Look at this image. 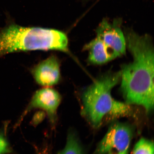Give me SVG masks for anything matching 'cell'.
Instances as JSON below:
<instances>
[{
    "instance_id": "1",
    "label": "cell",
    "mask_w": 154,
    "mask_h": 154,
    "mask_svg": "<svg viewBox=\"0 0 154 154\" xmlns=\"http://www.w3.org/2000/svg\"><path fill=\"white\" fill-rule=\"evenodd\" d=\"M126 47L133 60L120 71L121 90L128 104L141 106L147 113L154 109V48L151 38L133 31L126 32Z\"/></svg>"
},
{
    "instance_id": "2",
    "label": "cell",
    "mask_w": 154,
    "mask_h": 154,
    "mask_svg": "<svg viewBox=\"0 0 154 154\" xmlns=\"http://www.w3.org/2000/svg\"><path fill=\"white\" fill-rule=\"evenodd\" d=\"M68 43L66 35L60 31L11 24L0 30V58L11 53L35 50L69 53Z\"/></svg>"
},
{
    "instance_id": "3",
    "label": "cell",
    "mask_w": 154,
    "mask_h": 154,
    "mask_svg": "<svg viewBox=\"0 0 154 154\" xmlns=\"http://www.w3.org/2000/svg\"><path fill=\"white\" fill-rule=\"evenodd\" d=\"M121 73L108 72L97 78L83 93L82 113L95 128L101 126L115 100L111 90L121 80Z\"/></svg>"
},
{
    "instance_id": "4",
    "label": "cell",
    "mask_w": 154,
    "mask_h": 154,
    "mask_svg": "<svg viewBox=\"0 0 154 154\" xmlns=\"http://www.w3.org/2000/svg\"><path fill=\"white\" fill-rule=\"evenodd\" d=\"M134 128L126 123L116 122L109 127L92 154H107L113 149L122 152L129 148Z\"/></svg>"
},
{
    "instance_id": "5",
    "label": "cell",
    "mask_w": 154,
    "mask_h": 154,
    "mask_svg": "<svg viewBox=\"0 0 154 154\" xmlns=\"http://www.w3.org/2000/svg\"><path fill=\"white\" fill-rule=\"evenodd\" d=\"M61 100L60 94L53 88H45L38 90L32 96L28 105L21 116L18 124H20L24 117L31 111L39 109L46 112L52 126H54L57 120V109Z\"/></svg>"
},
{
    "instance_id": "6",
    "label": "cell",
    "mask_w": 154,
    "mask_h": 154,
    "mask_svg": "<svg viewBox=\"0 0 154 154\" xmlns=\"http://www.w3.org/2000/svg\"><path fill=\"white\" fill-rule=\"evenodd\" d=\"M120 23H112L103 20L98 26L96 33L115 58L125 54L126 47L125 36L120 28Z\"/></svg>"
},
{
    "instance_id": "7",
    "label": "cell",
    "mask_w": 154,
    "mask_h": 154,
    "mask_svg": "<svg viewBox=\"0 0 154 154\" xmlns=\"http://www.w3.org/2000/svg\"><path fill=\"white\" fill-rule=\"evenodd\" d=\"M32 74L35 82L40 85L50 87L56 85L61 78L59 60L54 55H52L35 67Z\"/></svg>"
},
{
    "instance_id": "8",
    "label": "cell",
    "mask_w": 154,
    "mask_h": 154,
    "mask_svg": "<svg viewBox=\"0 0 154 154\" xmlns=\"http://www.w3.org/2000/svg\"><path fill=\"white\" fill-rule=\"evenodd\" d=\"M88 52V60L94 64H102L115 58L100 38L96 36L85 46Z\"/></svg>"
},
{
    "instance_id": "9",
    "label": "cell",
    "mask_w": 154,
    "mask_h": 154,
    "mask_svg": "<svg viewBox=\"0 0 154 154\" xmlns=\"http://www.w3.org/2000/svg\"><path fill=\"white\" fill-rule=\"evenodd\" d=\"M131 105L115 100L107 118H109V120H112L121 117L132 116L133 114V111Z\"/></svg>"
},
{
    "instance_id": "10",
    "label": "cell",
    "mask_w": 154,
    "mask_h": 154,
    "mask_svg": "<svg viewBox=\"0 0 154 154\" xmlns=\"http://www.w3.org/2000/svg\"><path fill=\"white\" fill-rule=\"evenodd\" d=\"M57 154H84L79 141L74 132L69 133L65 147Z\"/></svg>"
},
{
    "instance_id": "11",
    "label": "cell",
    "mask_w": 154,
    "mask_h": 154,
    "mask_svg": "<svg viewBox=\"0 0 154 154\" xmlns=\"http://www.w3.org/2000/svg\"><path fill=\"white\" fill-rule=\"evenodd\" d=\"M154 150L153 142L142 138L135 145L132 154H154Z\"/></svg>"
},
{
    "instance_id": "12",
    "label": "cell",
    "mask_w": 154,
    "mask_h": 154,
    "mask_svg": "<svg viewBox=\"0 0 154 154\" xmlns=\"http://www.w3.org/2000/svg\"><path fill=\"white\" fill-rule=\"evenodd\" d=\"M8 143L4 137L0 134V154H5L9 152Z\"/></svg>"
},
{
    "instance_id": "13",
    "label": "cell",
    "mask_w": 154,
    "mask_h": 154,
    "mask_svg": "<svg viewBox=\"0 0 154 154\" xmlns=\"http://www.w3.org/2000/svg\"><path fill=\"white\" fill-rule=\"evenodd\" d=\"M36 154H50L49 149L47 147L43 148L40 151L38 152Z\"/></svg>"
},
{
    "instance_id": "14",
    "label": "cell",
    "mask_w": 154,
    "mask_h": 154,
    "mask_svg": "<svg viewBox=\"0 0 154 154\" xmlns=\"http://www.w3.org/2000/svg\"><path fill=\"white\" fill-rule=\"evenodd\" d=\"M129 149V148H128V149L125 150V151L119 152H118L117 154H128ZM107 154H112V152H110L109 153Z\"/></svg>"
}]
</instances>
